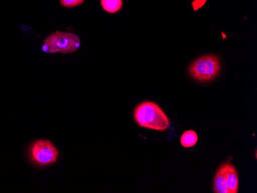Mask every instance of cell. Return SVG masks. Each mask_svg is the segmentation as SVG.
<instances>
[{
  "mask_svg": "<svg viewBox=\"0 0 257 193\" xmlns=\"http://www.w3.org/2000/svg\"><path fill=\"white\" fill-rule=\"evenodd\" d=\"M29 158L35 165L46 167L57 160L59 151L51 141L40 139L30 145L28 151Z\"/></svg>",
  "mask_w": 257,
  "mask_h": 193,
  "instance_id": "cell-4",
  "label": "cell"
},
{
  "mask_svg": "<svg viewBox=\"0 0 257 193\" xmlns=\"http://www.w3.org/2000/svg\"><path fill=\"white\" fill-rule=\"evenodd\" d=\"M213 191L216 193H229L225 177L224 165H221L217 170L213 180Z\"/></svg>",
  "mask_w": 257,
  "mask_h": 193,
  "instance_id": "cell-6",
  "label": "cell"
},
{
  "mask_svg": "<svg viewBox=\"0 0 257 193\" xmlns=\"http://www.w3.org/2000/svg\"><path fill=\"white\" fill-rule=\"evenodd\" d=\"M134 118L140 127L164 132L170 127V120L159 105L146 101L134 109Z\"/></svg>",
  "mask_w": 257,
  "mask_h": 193,
  "instance_id": "cell-1",
  "label": "cell"
},
{
  "mask_svg": "<svg viewBox=\"0 0 257 193\" xmlns=\"http://www.w3.org/2000/svg\"><path fill=\"white\" fill-rule=\"evenodd\" d=\"M224 165L225 177L229 193H237L239 191V175L232 164L226 162Z\"/></svg>",
  "mask_w": 257,
  "mask_h": 193,
  "instance_id": "cell-5",
  "label": "cell"
},
{
  "mask_svg": "<svg viewBox=\"0 0 257 193\" xmlns=\"http://www.w3.org/2000/svg\"><path fill=\"white\" fill-rule=\"evenodd\" d=\"M198 142V135L193 130H187L183 132L180 138V144L184 148H191Z\"/></svg>",
  "mask_w": 257,
  "mask_h": 193,
  "instance_id": "cell-7",
  "label": "cell"
},
{
  "mask_svg": "<svg viewBox=\"0 0 257 193\" xmlns=\"http://www.w3.org/2000/svg\"><path fill=\"white\" fill-rule=\"evenodd\" d=\"M220 69V61L217 56L207 55L195 60L189 68V73L198 81L209 82L219 75Z\"/></svg>",
  "mask_w": 257,
  "mask_h": 193,
  "instance_id": "cell-3",
  "label": "cell"
},
{
  "mask_svg": "<svg viewBox=\"0 0 257 193\" xmlns=\"http://www.w3.org/2000/svg\"><path fill=\"white\" fill-rule=\"evenodd\" d=\"M101 6L109 14H117L122 7V0H101Z\"/></svg>",
  "mask_w": 257,
  "mask_h": 193,
  "instance_id": "cell-8",
  "label": "cell"
},
{
  "mask_svg": "<svg viewBox=\"0 0 257 193\" xmlns=\"http://www.w3.org/2000/svg\"><path fill=\"white\" fill-rule=\"evenodd\" d=\"M80 47V40L74 33L56 31L46 37L43 51L47 53L63 54L75 53Z\"/></svg>",
  "mask_w": 257,
  "mask_h": 193,
  "instance_id": "cell-2",
  "label": "cell"
},
{
  "mask_svg": "<svg viewBox=\"0 0 257 193\" xmlns=\"http://www.w3.org/2000/svg\"><path fill=\"white\" fill-rule=\"evenodd\" d=\"M85 0H60L62 7L66 8H73L82 5Z\"/></svg>",
  "mask_w": 257,
  "mask_h": 193,
  "instance_id": "cell-9",
  "label": "cell"
}]
</instances>
